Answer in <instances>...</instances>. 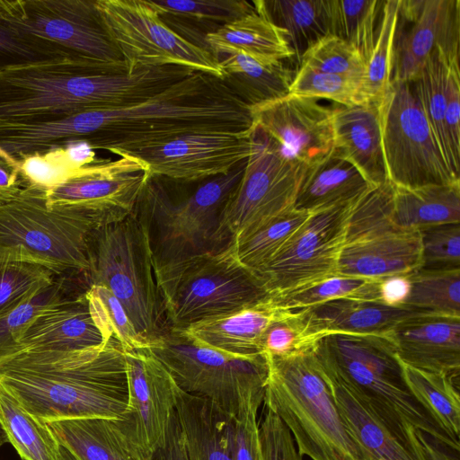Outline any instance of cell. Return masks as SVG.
<instances>
[{
    "label": "cell",
    "instance_id": "9",
    "mask_svg": "<svg viewBox=\"0 0 460 460\" xmlns=\"http://www.w3.org/2000/svg\"><path fill=\"white\" fill-rule=\"evenodd\" d=\"M167 331L227 314L270 296L259 274L226 249L179 264L156 276Z\"/></svg>",
    "mask_w": 460,
    "mask_h": 460
},
{
    "label": "cell",
    "instance_id": "2",
    "mask_svg": "<svg viewBox=\"0 0 460 460\" xmlns=\"http://www.w3.org/2000/svg\"><path fill=\"white\" fill-rule=\"evenodd\" d=\"M190 75L187 67H140L66 58L0 70V123L39 124L145 102Z\"/></svg>",
    "mask_w": 460,
    "mask_h": 460
},
{
    "label": "cell",
    "instance_id": "28",
    "mask_svg": "<svg viewBox=\"0 0 460 460\" xmlns=\"http://www.w3.org/2000/svg\"><path fill=\"white\" fill-rule=\"evenodd\" d=\"M253 3L252 12L207 33L206 49L218 58L235 53L279 61L294 58L285 32L268 18L261 0Z\"/></svg>",
    "mask_w": 460,
    "mask_h": 460
},
{
    "label": "cell",
    "instance_id": "29",
    "mask_svg": "<svg viewBox=\"0 0 460 460\" xmlns=\"http://www.w3.org/2000/svg\"><path fill=\"white\" fill-rule=\"evenodd\" d=\"M304 309L318 341L333 333L387 334L398 321L415 313L380 301L354 298L336 299Z\"/></svg>",
    "mask_w": 460,
    "mask_h": 460
},
{
    "label": "cell",
    "instance_id": "4",
    "mask_svg": "<svg viewBox=\"0 0 460 460\" xmlns=\"http://www.w3.org/2000/svg\"><path fill=\"white\" fill-rule=\"evenodd\" d=\"M245 163L198 181L189 191L169 190L161 178L148 177L132 212L146 237L156 276L233 243L223 226V212Z\"/></svg>",
    "mask_w": 460,
    "mask_h": 460
},
{
    "label": "cell",
    "instance_id": "56",
    "mask_svg": "<svg viewBox=\"0 0 460 460\" xmlns=\"http://www.w3.org/2000/svg\"><path fill=\"white\" fill-rule=\"evenodd\" d=\"M23 189L17 163L0 152V205L15 199Z\"/></svg>",
    "mask_w": 460,
    "mask_h": 460
},
{
    "label": "cell",
    "instance_id": "16",
    "mask_svg": "<svg viewBox=\"0 0 460 460\" xmlns=\"http://www.w3.org/2000/svg\"><path fill=\"white\" fill-rule=\"evenodd\" d=\"M357 200L312 212L258 272L270 296L300 289L337 275L339 257Z\"/></svg>",
    "mask_w": 460,
    "mask_h": 460
},
{
    "label": "cell",
    "instance_id": "50",
    "mask_svg": "<svg viewBox=\"0 0 460 460\" xmlns=\"http://www.w3.org/2000/svg\"><path fill=\"white\" fill-rule=\"evenodd\" d=\"M299 66L354 78L363 86L365 59L356 49L333 35L323 37L311 47L302 57Z\"/></svg>",
    "mask_w": 460,
    "mask_h": 460
},
{
    "label": "cell",
    "instance_id": "55",
    "mask_svg": "<svg viewBox=\"0 0 460 460\" xmlns=\"http://www.w3.org/2000/svg\"><path fill=\"white\" fill-rule=\"evenodd\" d=\"M460 70L459 63L448 69L445 124L448 140L456 160L460 161Z\"/></svg>",
    "mask_w": 460,
    "mask_h": 460
},
{
    "label": "cell",
    "instance_id": "6",
    "mask_svg": "<svg viewBox=\"0 0 460 460\" xmlns=\"http://www.w3.org/2000/svg\"><path fill=\"white\" fill-rule=\"evenodd\" d=\"M313 351L327 376L367 402L394 432L409 438L415 427L459 452L460 445L409 391L387 334L333 333L319 340Z\"/></svg>",
    "mask_w": 460,
    "mask_h": 460
},
{
    "label": "cell",
    "instance_id": "7",
    "mask_svg": "<svg viewBox=\"0 0 460 460\" xmlns=\"http://www.w3.org/2000/svg\"><path fill=\"white\" fill-rule=\"evenodd\" d=\"M103 225L79 212L50 208L45 190L24 188L15 199L0 205V261L40 265L56 276L89 279L90 239Z\"/></svg>",
    "mask_w": 460,
    "mask_h": 460
},
{
    "label": "cell",
    "instance_id": "15",
    "mask_svg": "<svg viewBox=\"0 0 460 460\" xmlns=\"http://www.w3.org/2000/svg\"><path fill=\"white\" fill-rule=\"evenodd\" d=\"M0 21L71 58L125 64L96 0H0Z\"/></svg>",
    "mask_w": 460,
    "mask_h": 460
},
{
    "label": "cell",
    "instance_id": "46",
    "mask_svg": "<svg viewBox=\"0 0 460 460\" xmlns=\"http://www.w3.org/2000/svg\"><path fill=\"white\" fill-rule=\"evenodd\" d=\"M289 94L327 99L344 107L367 104L362 83L344 75L323 73L299 66L289 86Z\"/></svg>",
    "mask_w": 460,
    "mask_h": 460
},
{
    "label": "cell",
    "instance_id": "39",
    "mask_svg": "<svg viewBox=\"0 0 460 460\" xmlns=\"http://www.w3.org/2000/svg\"><path fill=\"white\" fill-rule=\"evenodd\" d=\"M94 159L87 144L74 142L24 156L16 163L23 188L47 190Z\"/></svg>",
    "mask_w": 460,
    "mask_h": 460
},
{
    "label": "cell",
    "instance_id": "23",
    "mask_svg": "<svg viewBox=\"0 0 460 460\" xmlns=\"http://www.w3.org/2000/svg\"><path fill=\"white\" fill-rule=\"evenodd\" d=\"M85 292L37 315L7 357L22 350L66 351L107 342L92 314Z\"/></svg>",
    "mask_w": 460,
    "mask_h": 460
},
{
    "label": "cell",
    "instance_id": "1",
    "mask_svg": "<svg viewBox=\"0 0 460 460\" xmlns=\"http://www.w3.org/2000/svg\"><path fill=\"white\" fill-rule=\"evenodd\" d=\"M251 107L222 79L202 72L137 104L62 118L54 132L61 143L84 142L118 156L200 132H242L252 128Z\"/></svg>",
    "mask_w": 460,
    "mask_h": 460
},
{
    "label": "cell",
    "instance_id": "25",
    "mask_svg": "<svg viewBox=\"0 0 460 460\" xmlns=\"http://www.w3.org/2000/svg\"><path fill=\"white\" fill-rule=\"evenodd\" d=\"M175 412L187 460H234V417L180 389Z\"/></svg>",
    "mask_w": 460,
    "mask_h": 460
},
{
    "label": "cell",
    "instance_id": "58",
    "mask_svg": "<svg viewBox=\"0 0 460 460\" xmlns=\"http://www.w3.org/2000/svg\"><path fill=\"white\" fill-rule=\"evenodd\" d=\"M154 460H187L181 430L174 411L164 446L155 454Z\"/></svg>",
    "mask_w": 460,
    "mask_h": 460
},
{
    "label": "cell",
    "instance_id": "60",
    "mask_svg": "<svg viewBox=\"0 0 460 460\" xmlns=\"http://www.w3.org/2000/svg\"><path fill=\"white\" fill-rule=\"evenodd\" d=\"M61 447V454L64 458V460H79L77 457H75L69 450H67L66 447Z\"/></svg>",
    "mask_w": 460,
    "mask_h": 460
},
{
    "label": "cell",
    "instance_id": "40",
    "mask_svg": "<svg viewBox=\"0 0 460 460\" xmlns=\"http://www.w3.org/2000/svg\"><path fill=\"white\" fill-rule=\"evenodd\" d=\"M311 214L294 208L268 220L247 236L233 243L237 259L258 274Z\"/></svg>",
    "mask_w": 460,
    "mask_h": 460
},
{
    "label": "cell",
    "instance_id": "41",
    "mask_svg": "<svg viewBox=\"0 0 460 460\" xmlns=\"http://www.w3.org/2000/svg\"><path fill=\"white\" fill-rule=\"evenodd\" d=\"M383 4V0H328L330 35L349 43L367 62Z\"/></svg>",
    "mask_w": 460,
    "mask_h": 460
},
{
    "label": "cell",
    "instance_id": "33",
    "mask_svg": "<svg viewBox=\"0 0 460 460\" xmlns=\"http://www.w3.org/2000/svg\"><path fill=\"white\" fill-rule=\"evenodd\" d=\"M224 83L250 107L288 94L293 72L282 61L235 53L219 58Z\"/></svg>",
    "mask_w": 460,
    "mask_h": 460
},
{
    "label": "cell",
    "instance_id": "32",
    "mask_svg": "<svg viewBox=\"0 0 460 460\" xmlns=\"http://www.w3.org/2000/svg\"><path fill=\"white\" fill-rule=\"evenodd\" d=\"M390 220L407 230L460 223V181L411 189L393 186Z\"/></svg>",
    "mask_w": 460,
    "mask_h": 460
},
{
    "label": "cell",
    "instance_id": "20",
    "mask_svg": "<svg viewBox=\"0 0 460 460\" xmlns=\"http://www.w3.org/2000/svg\"><path fill=\"white\" fill-rule=\"evenodd\" d=\"M392 82L411 83L437 49L450 63H459L460 1L400 0Z\"/></svg>",
    "mask_w": 460,
    "mask_h": 460
},
{
    "label": "cell",
    "instance_id": "61",
    "mask_svg": "<svg viewBox=\"0 0 460 460\" xmlns=\"http://www.w3.org/2000/svg\"><path fill=\"white\" fill-rule=\"evenodd\" d=\"M8 442L7 437L0 426V447Z\"/></svg>",
    "mask_w": 460,
    "mask_h": 460
},
{
    "label": "cell",
    "instance_id": "5",
    "mask_svg": "<svg viewBox=\"0 0 460 460\" xmlns=\"http://www.w3.org/2000/svg\"><path fill=\"white\" fill-rule=\"evenodd\" d=\"M267 358L263 402L293 434L302 456L371 460L341 413L329 376L313 349L284 358Z\"/></svg>",
    "mask_w": 460,
    "mask_h": 460
},
{
    "label": "cell",
    "instance_id": "35",
    "mask_svg": "<svg viewBox=\"0 0 460 460\" xmlns=\"http://www.w3.org/2000/svg\"><path fill=\"white\" fill-rule=\"evenodd\" d=\"M400 363L404 382L412 396L428 411L438 426L459 444V377Z\"/></svg>",
    "mask_w": 460,
    "mask_h": 460
},
{
    "label": "cell",
    "instance_id": "48",
    "mask_svg": "<svg viewBox=\"0 0 460 460\" xmlns=\"http://www.w3.org/2000/svg\"><path fill=\"white\" fill-rule=\"evenodd\" d=\"M317 341L305 309H284L265 331L261 352L270 357L284 358L312 349Z\"/></svg>",
    "mask_w": 460,
    "mask_h": 460
},
{
    "label": "cell",
    "instance_id": "11",
    "mask_svg": "<svg viewBox=\"0 0 460 460\" xmlns=\"http://www.w3.org/2000/svg\"><path fill=\"white\" fill-rule=\"evenodd\" d=\"M392 195L393 186L386 182L355 202L337 274L381 280L421 268L420 231L391 222Z\"/></svg>",
    "mask_w": 460,
    "mask_h": 460
},
{
    "label": "cell",
    "instance_id": "45",
    "mask_svg": "<svg viewBox=\"0 0 460 460\" xmlns=\"http://www.w3.org/2000/svg\"><path fill=\"white\" fill-rule=\"evenodd\" d=\"M159 15L205 24L210 32L254 9L245 0H148Z\"/></svg>",
    "mask_w": 460,
    "mask_h": 460
},
{
    "label": "cell",
    "instance_id": "13",
    "mask_svg": "<svg viewBox=\"0 0 460 460\" xmlns=\"http://www.w3.org/2000/svg\"><path fill=\"white\" fill-rule=\"evenodd\" d=\"M307 169L252 125L250 155L223 212V226L233 243L294 208Z\"/></svg>",
    "mask_w": 460,
    "mask_h": 460
},
{
    "label": "cell",
    "instance_id": "24",
    "mask_svg": "<svg viewBox=\"0 0 460 460\" xmlns=\"http://www.w3.org/2000/svg\"><path fill=\"white\" fill-rule=\"evenodd\" d=\"M283 310L270 296L235 312L194 323L181 332L199 345L234 356L252 357L262 354V336Z\"/></svg>",
    "mask_w": 460,
    "mask_h": 460
},
{
    "label": "cell",
    "instance_id": "18",
    "mask_svg": "<svg viewBox=\"0 0 460 460\" xmlns=\"http://www.w3.org/2000/svg\"><path fill=\"white\" fill-rule=\"evenodd\" d=\"M119 157L95 158L45 190L47 206L79 212L104 225L125 217L133 211L148 176L140 161Z\"/></svg>",
    "mask_w": 460,
    "mask_h": 460
},
{
    "label": "cell",
    "instance_id": "37",
    "mask_svg": "<svg viewBox=\"0 0 460 460\" xmlns=\"http://www.w3.org/2000/svg\"><path fill=\"white\" fill-rule=\"evenodd\" d=\"M0 426L22 460H64L48 426L30 414L1 384Z\"/></svg>",
    "mask_w": 460,
    "mask_h": 460
},
{
    "label": "cell",
    "instance_id": "47",
    "mask_svg": "<svg viewBox=\"0 0 460 460\" xmlns=\"http://www.w3.org/2000/svg\"><path fill=\"white\" fill-rule=\"evenodd\" d=\"M92 314L106 341L117 340L124 351L148 348L121 303L106 288L91 285L85 292Z\"/></svg>",
    "mask_w": 460,
    "mask_h": 460
},
{
    "label": "cell",
    "instance_id": "38",
    "mask_svg": "<svg viewBox=\"0 0 460 460\" xmlns=\"http://www.w3.org/2000/svg\"><path fill=\"white\" fill-rule=\"evenodd\" d=\"M89 288L86 278L57 276L49 287L0 315V360L11 353L22 332L37 315L85 292Z\"/></svg>",
    "mask_w": 460,
    "mask_h": 460
},
{
    "label": "cell",
    "instance_id": "57",
    "mask_svg": "<svg viewBox=\"0 0 460 460\" xmlns=\"http://www.w3.org/2000/svg\"><path fill=\"white\" fill-rule=\"evenodd\" d=\"M411 290L409 274L394 275L379 281V301L393 307H402Z\"/></svg>",
    "mask_w": 460,
    "mask_h": 460
},
{
    "label": "cell",
    "instance_id": "42",
    "mask_svg": "<svg viewBox=\"0 0 460 460\" xmlns=\"http://www.w3.org/2000/svg\"><path fill=\"white\" fill-rule=\"evenodd\" d=\"M400 0H385L370 55L366 62L363 93L367 103H378L393 76Z\"/></svg>",
    "mask_w": 460,
    "mask_h": 460
},
{
    "label": "cell",
    "instance_id": "49",
    "mask_svg": "<svg viewBox=\"0 0 460 460\" xmlns=\"http://www.w3.org/2000/svg\"><path fill=\"white\" fill-rule=\"evenodd\" d=\"M56 277L40 265L0 261V315L49 287Z\"/></svg>",
    "mask_w": 460,
    "mask_h": 460
},
{
    "label": "cell",
    "instance_id": "36",
    "mask_svg": "<svg viewBox=\"0 0 460 460\" xmlns=\"http://www.w3.org/2000/svg\"><path fill=\"white\" fill-rule=\"evenodd\" d=\"M452 64L457 63H450L435 49L410 84L449 168L460 178V162L453 154L445 124L447 75Z\"/></svg>",
    "mask_w": 460,
    "mask_h": 460
},
{
    "label": "cell",
    "instance_id": "54",
    "mask_svg": "<svg viewBox=\"0 0 460 460\" xmlns=\"http://www.w3.org/2000/svg\"><path fill=\"white\" fill-rule=\"evenodd\" d=\"M259 406L249 402L234 417V460H263L257 423Z\"/></svg>",
    "mask_w": 460,
    "mask_h": 460
},
{
    "label": "cell",
    "instance_id": "34",
    "mask_svg": "<svg viewBox=\"0 0 460 460\" xmlns=\"http://www.w3.org/2000/svg\"><path fill=\"white\" fill-rule=\"evenodd\" d=\"M268 18L286 35L300 65L304 54L330 35L328 0H261Z\"/></svg>",
    "mask_w": 460,
    "mask_h": 460
},
{
    "label": "cell",
    "instance_id": "30",
    "mask_svg": "<svg viewBox=\"0 0 460 460\" xmlns=\"http://www.w3.org/2000/svg\"><path fill=\"white\" fill-rule=\"evenodd\" d=\"M375 188L333 147L327 156L307 169L295 208L314 212L348 204Z\"/></svg>",
    "mask_w": 460,
    "mask_h": 460
},
{
    "label": "cell",
    "instance_id": "52",
    "mask_svg": "<svg viewBox=\"0 0 460 460\" xmlns=\"http://www.w3.org/2000/svg\"><path fill=\"white\" fill-rule=\"evenodd\" d=\"M423 270L460 269V223L444 224L419 230Z\"/></svg>",
    "mask_w": 460,
    "mask_h": 460
},
{
    "label": "cell",
    "instance_id": "53",
    "mask_svg": "<svg viewBox=\"0 0 460 460\" xmlns=\"http://www.w3.org/2000/svg\"><path fill=\"white\" fill-rule=\"evenodd\" d=\"M259 433L263 460H302L289 429L271 411H267Z\"/></svg>",
    "mask_w": 460,
    "mask_h": 460
},
{
    "label": "cell",
    "instance_id": "51",
    "mask_svg": "<svg viewBox=\"0 0 460 460\" xmlns=\"http://www.w3.org/2000/svg\"><path fill=\"white\" fill-rule=\"evenodd\" d=\"M66 58L71 57L0 21V70Z\"/></svg>",
    "mask_w": 460,
    "mask_h": 460
},
{
    "label": "cell",
    "instance_id": "22",
    "mask_svg": "<svg viewBox=\"0 0 460 460\" xmlns=\"http://www.w3.org/2000/svg\"><path fill=\"white\" fill-rule=\"evenodd\" d=\"M387 335L401 362L459 377L460 316L415 312Z\"/></svg>",
    "mask_w": 460,
    "mask_h": 460
},
{
    "label": "cell",
    "instance_id": "3",
    "mask_svg": "<svg viewBox=\"0 0 460 460\" xmlns=\"http://www.w3.org/2000/svg\"><path fill=\"white\" fill-rule=\"evenodd\" d=\"M0 384L36 419L119 420L128 376L119 342L74 350H22L0 360Z\"/></svg>",
    "mask_w": 460,
    "mask_h": 460
},
{
    "label": "cell",
    "instance_id": "14",
    "mask_svg": "<svg viewBox=\"0 0 460 460\" xmlns=\"http://www.w3.org/2000/svg\"><path fill=\"white\" fill-rule=\"evenodd\" d=\"M96 6L128 74L175 65L222 78L219 58L172 30L148 0H96Z\"/></svg>",
    "mask_w": 460,
    "mask_h": 460
},
{
    "label": "cell",
    "instance_id": "27",
    "mask_svg": "<svg viewBox=\"0 0 460 460\" xmlns=\"http://www.w3.org/2000/svg\"><path fill=\"white\" fill-rule=\"evenodd\" d=\"M336 402L371 460H427L417 438L394 432L371 405L346 385L330 378Z\"/></svg>",
    "mask_w": 460,
    "mask_h": 460
},
{
    "label": "cell",
    "instance_id": "8",
    "mask_svg": "<svg viewBox=\"0 0 460 460\" xmlns=\"http://www.w3.org/2000/svg\"><path fill=\"white\" fill-rule=\"evenodd\" d=\"M89 261L91 285L109 289L148 348L154 345L167 332L164 307L149 245L133 212L93 231Z\"/></svg>",
    "mask_w": 460,
    "mask_h": 460
},
{
    "label": "cell",
    "instance_id": "17",
    "mask_svg": "<svg viewBox=\"0 0 460 460\" xmlns=\"http://www.w3.org/2000/svg\"><path fill=\"white\" fill-rule=\"evenodd\" d=\"M124 355L128 405L115 423L144 460H154L165 444L181 388L148 348Z\"/></svg>",
    "mask_w": 460,
    "mask_h": 460
},
{
    "label": "cell",
    "instance_id": "21",
    "mask_svg": "<svg viewBox=\"0 0 460 460\" xmlns=\"http://www.w3.org/2000/svg\"><path fill=\"white\" fill-rule=\"evenodd\" d=\"M332 109L317 99L294 94L251 107L253 125L289 158L307 168L334 147Z\"/></svg>",
    "mask_w": 460,
    "mask_h": 460
},
{
    "label": "cell",
    "instance_id": "19",
    "mask_svg": "<svg viewBox=\"0 0 460 460\" xmlns=\"http://www.w3.org/2000/svg\"><path fill=\"white\" fill-rule=\"evenodd\" d=\"M252 128L242 132L187 134L119 156L140 161L148 177L180 182L201 181L228 173L247 160L252 149Z\"/></svg>",
    "mask_w": 460,
    "mask_h": 460
},
{
    "label": "cell",
    "instance_id": "31",
    "mask_svg": "<svg viewBox=\"0 0 460 460\" xmlns=\"http://www.w3.org/2000/svg\"><path fill=\"white\" fill-rule=\"evenodd\" d=\"M60 446L79 460H144L115 420L74 418L44 422Z\"/></svg>",
    "mask_w": 460,
    "mask_h": 460
},
{
    "label": "cell",
    "instance_id": "26",
    "mask_svg": "<svg viewBox=\"0 0 460 460\" xmlns=\"http://www.w3.org/2000/svg\"><path fill=\"white\" fill-rule=\"evenodd\" d=\"M334 148L375 187L386 182L378 104L332 109Z\"/></svg>",
    "mask_w": 460,
    "mask_h": 460
},
{
    "label": "cell",
    "instance_id": "10",
    "mask_svg": "<svg viewBox=\"0 0 460 460\" xmlns=\"http://www.w3.org/2000/svg\"><path fill=\"white\" fill-rule=\"evenodd\" d=\"M185 393L212 401L236 417L249 402L261 405L269 376L262 353L240 357L199 345L181 332L167 331L148 348Z\"/></svg>",
    "mask_w": 460,
    "mask_h": 460
},
{
    "label": "cell",
    "instance_id": "44",
    "mask_svg": "<svg viewBox=\"0 0 460 460\" xmlns=\"http://www.w3.org/2000/svg\"><path fill=\"white\" fill-rule=\"evenodd\" d=\"M380 280L334 275L311 286L271 296L279 306L297 310L342 298L379 301Z\"/></svg>",
    "mask_w": 460,
    "mask_h": 460
},
{
    "label": "cell",
    "instance_id": "43",
    "mask_svg": "<svg viewBox=\"0 0 460 460\" xmlns=\"http://www.w3.org/2000/svg\"><path fill=\"white\" fill-rule=\"evenodd\" d=\"M410 294L402 307L420 313L460 316V269L409 274Z\"/></svg>",
    "mask_w": 460,
    "mask_h": 460
},
{
    "label": "cell",
    "instance_id": "12",
    "mask_svg": "<svg viewBox=\"0 0 460 460\" xmlns=\"http://www.w3.org/2000/svg\"><path fill=\"white\" fill-rule=\"evenodd\" d=\"M378 104L387 181L417 188L460 181L449 168L410 83L391 82Z\"/></svg>",
    "mask_w": 460,
    "mask_h": 460
},
{
    "label": "cell",
    "instance_id": "59",
    "mask_svg": "<svg viewBox=\"0 0 460 460\" xmlns=\"http://www.w3.org/2000/svg\"><path fill=\"white\" fill-rule=\"evenodd\" d=\"M416 433L427 460H459L457 456L447 452L444 445L434 438H428L424 432L417 429Z\"/></svg>",
    "mask_w": 460,
    "mask_h": 460
}]
</instances>
